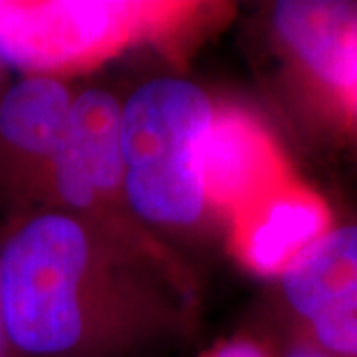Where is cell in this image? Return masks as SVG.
I'll use <instances>...</instances> for the list:
<instances>
[{
    "instance_id": "13",
    "label": "cell",
    "mask_w": 357,
    "mask_h": 357,
    "mask_svg": "<svg viewBox=\"0 0 357 357\" xmlns=\"http://www.w3.org/2000/svg\"><path fill=\"white\" fill-rule=\"evenodd\" d=\"M347 105H351V109L357 114V84L354 91H351V96H349V100H347Z\"/></svg>"
},
{
    "instance_id": "4",
    "label": "cell",
    "mask_w": 357,
    "mask_h": 357,
    "mask_svg": "<svg viewBox=\"0 0 357 357\" xmlns=\"http://www.w3.org/2000/svg\"><path fill=\"white\" fill-rule=\"evenodd\" d=\"M121 102L105 88L77 89L62 145L22 211L58 208L96 218L129 236H155L133 217L123 192Z\"/></svg>"
},
{
    "instance_id": "14",
    "label": "cell",
    "mask_w": 357,
    "mask_h": 357,
    "mask_svg": "<svg viewBox=\"0 0 357 357\" xmlns=\"http://www.w3.org/2000/svg\"><path fill=\"white\" fill-rule=\"evenodd\" d=\"M4 68H6V66L0 62V91H2V77H4L2 76V72H4Z\"/></svg>"
},
{
    "instance_id": "1",
    "label": "cell",
    "mask_w": 357,
    "mask_h": 357,
    "mask_svg": "<svg viewBox=\"0 0 357 357\" xmlns=\"http://www.w3.org/2000/svg\"><path fill=\"white\" fill-rule=\"evenodd\" d=\"M0 294L18 357H149L199 316L173 246L58 208L16 213L2 232Z\"/></svg>"
},
{
    "instance_id": "10",
    "label": "cell",
    "mask_w": 357,
    "mask_h": 357,
    "mask_svg": "<svg viewBox=\"0 0 357 357\" xmlns=\"http://www.w3.org/2000/svg\"><path fill=\"white\" fill-rule=\"evenodd\" d=\"M276 354L278 351H274L264 340L250 333H236L218 340L199 357H276Z\"/></svg>"
},
{
    "instance_id": "7",
    "label": "cell",
    "mask_w": 357,
    "mask_h": 357,
    "mask_svg": "<svg viewBox=\"0 0 357 357\" xmlns=\"http://www.w3.org/2000/svg\"><path fill=\"white\" fill-rule=\"evenodd\" d=\"M270 24L300 70L347 103L357 84V2L280 0Z\"/></svg>"
},
{
    "instance_id": "3",
    "label": "cell",
    "mask_w": 357,
    "mask_h": 357,
    "mask_svg": "<svg viewBox=\"0 0 357 357\" xmlns=\"http://www.w3.org/2000/svg\"><path fill=\"white\" fill-rule=\"evenodd\" d=\"M217 109L206 89L178 76L151 77L121 102L126 201L161 241L217 225L204 185V149Z\"/></svg>"
},
{
    "instance_id": "6",
    "label": "cell",
    "mask_w": 357,
    "mask_h": 357,
    "mask_svg": "<svg viewBox=\"0 0 357 357\" xmlns=\"http://www.w3.org/2000/svg\"><path fill=\"white\" fill-rule=\"evenodd\" d=\"M290 175L262 123L243 107L218 103L204 149V185L215 222L227 229Z\"/></svg>"
},
{
    "instance_id": "12",
    "label": "cell",
    "mask_w": 357,
    "mask_h": 357,
    "mask_svg": "<svg viewBox=\"0 0 357 357\" xmlns=\"http://www.w3.org/2000/svg\"><path fill=\"white\" fill-rule=\"evenodd\" d=\"M0 357H18L14 349L10 335L6 330V319H4V307H2V294H0Z\"/></svg>"
},
{
    "instance_id": "5",
    "label": "cell",
    "mask_w": 357,
    "mask_h": 357,
    "mask_svg": "<svg viewBox=\"0 0 357 357\" xmlns=\"http://www.w3.org/2000/svg\"><path fill=\"white\" fill-rule=\"evenodd\" d=\"M77 89L70 79L20 76L0 91V192L22 211L64 139Z\"/></svg>"
},
{
    "instance_id": "8",
    "label": "cell",
    "mask_w": 357,
    "mask_h": 357,
    "mask_svg": "<svg viewBox=\"0 0 357 357\" xmlns=\"http://www.w3.org/2000/svg\"><path fill=\"white\" fill-rule=\"evenodd\" d=\"M330 229L326 204L292 178L260 197L225 229L234 258L260 276L278 278Z\"/></svg>"
},
{
    "instance_id": "9",
    "label": "cell",
    "mask_w": 357,
    "mask_h": 357,
    "mask_svg": "<svg viewBox=\"0 0 357 357\" xmlns=\"http://www.w3.org/2000/svg\"><path fill=\"white\" fill-rule=\"evenodd\" d=\"M278 284L300 324L324 314L357 316V222L330 227L284 268Z\"/></svg>"
},
{
    "instance_id": "11",
    "label": "cell",
    "mask_w": 357,
    "mask_h": 357,
    "mask_svg": "<svg viewBox=\"0 0 357 357\" xmlns=\"http://www.w3.org/2000/svg\"><path fill=\"white\" fill-rule=\"evenodd\" d=\"M276 357H332L326 354L324 349H319L318 345H314L307 337H304L300 332H296L288 340V344L282 347L276 354Z\"/></svg>"
},
{
    "instance_id": "2",
    "label": "cell",
    "mask_w": 357,
    "mask_h": 357,
    "mask_svg": "<svg viewBox=\"0 0 357 357\" xmlns=\"http://www.w3.org/2000/svg\"><path fill=\"white\" fill-rule=\"evenodd\" d=\"M227 10L192 0H0V62L72 79L141 46H183Z\"/></svg>"
}]
</instances>
